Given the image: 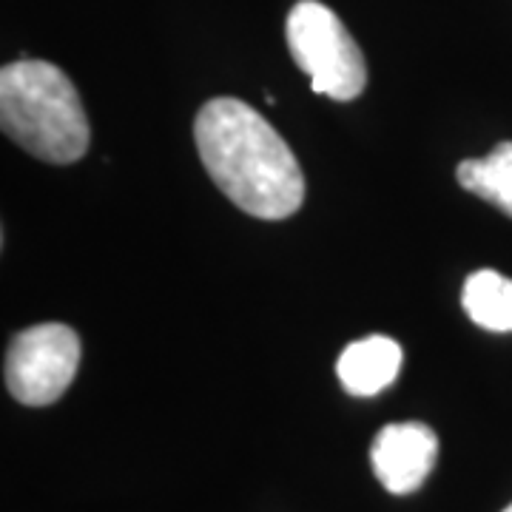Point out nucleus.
Returning <instances> with one entry per match:
<instances>
[{
  "label": "nucleus",
  "instance_id": "nucleus-9",
  "mask_svg": "<svg viewBox=\"0 0 512 512\" xmlns=\"http://www.w3.org/2000/svg\"><path fill=\"white\" fill-rule=\"evenodd\" d=\"M504 512H512V504H510V507H507V510H504Z\"/></svg>",
  "mask_w": 512,
  "mask_h": 512
},
{
  "label": "nucleus",
  "instance_id": "nucleus-7",
  "mask_svg": "<svg viewBox=\"0 0 512 512\" xmlns=\"http://www.w3.org/2000/svg\"><path fill=\"white\" fill-rule=\"evenodd\" d=\"M461 305L478 328L507 333L512 330V279L490 268L476 271L464 282Z\"/></svg>",
  "mask_w": 512,
  "mask_h": 512
},
{
  "label": "nucleus",
  "instance_id": "nucleus-4",
  "mask_svg": "<svg viewBox=\"0 0 512 512\" xmlns=\"http://www.w3.org/2000/svg\"><path fill=\"white\" fill-rule=\"evenodd\" d=\"M80 367V339L69 325H35L12 339L6 353V390L29 407L55 404Z\"/></svg>",
  "mask_w": 512,
  "mask_h": 512
},
{
  "label": "nucleus",
  "instance_id": "nucleus-6",
  "mask_svg": "<svg viewBox=\"0 0 512 512\" xmlns=\"http://www.w3.org/2000/svg\"><path fill=\"white\" fill-rule=\"evenodd\" d=\"M399 370H402V348L396 339L382 336V333L350 342L336 362L339 382L350 396L382 393L384 387L396 382Z\"/></svg>",
  "mask_w": 512,
  "mask_h": 512
},
{
  "label": "nucleus",
  "instance_id": "nucleus-3",
  "mask_svg": "<svg viewBox=\"0 0 512 512\" xmlns=\"http://www.w3.org/2000/svg\"><path fill=\"white\" fill-rule=\"evenodd\" d=\"M285 35L296 66L311 77L313 92L330 100H353L365 92V55L325 3L299 0L288 15Z\"/></svg>",
  "mask_w": 512,
  "mask_h": 512
},
{
  "label": "nucleus",
  "instance_id": "nucleus-2",
  "mask_svg": "<svg viewBox=\"0 0 512 512\" xmlns=\"http://www.w3.org/2000/svg\"><path fill=\"white\" fill-rule=\"evenodd\" d=\"M0 126L37 160L69 165L89 151V117L63 69L15 60L0 72Z\"/></svg>",
  "mask_w": 512,
  "mask_h": 512
},
{
  "label": "nucleus",
  "instance_id": "nucleus-5",
  "mask_svg": "<svg viewBox=\"0 0 512 512\" xmlns=\"http://www.w3.org/2000/svg\"><path fill=\"white\" fill-rule=\"evenodd\" d=\"M439 458V439L421 421H399L379 430L370 447L373 473L393 495H407L427 481Z\"/></svg>",
  "mask_w": 512,
  "mask_h": 512
},
{
  "label": "nucleus",
  "instance_id": "nucleus-8",
  "mask_svg": "<svg viewBox=\"0 0 512 512\" xmlns=\"http://www.w3.org/2000/svg\"><path fill=\"white\" fill-rule=\"evenodd\" d=\"M456 177L461 188L493 202L495 208L512 217V143H498L481 160L458 163Z\"/></svg>",
  "mask_w": 512,
  "mask_h": 512
},
{
  "label": "nucleus",
  "instance_id": "nucleus-1",
  "mask_svg": "<svg viewBox=\"0 0 512 512\" xmlns=\"http://www.w3.org/2000/svg\"><path fill=\"white\" fill-rule=\"evenodd\" d=\"M194 137L208 177L259 220H285L305 200V177L291 146L237 97H214L197 114Z\"/></svg>",
  "mask_w": 512,
  "mask_h": 512
}]
</instances>
